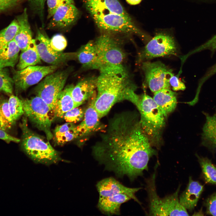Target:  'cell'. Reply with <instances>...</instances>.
<instances>
[{
    "label": "cell",
    "instance_id": "ab89813d",
    "mask_svg": "<svg viewBox=\"0 0 216 216\" xmlns=\"http://www.w3.org/2000/svg\"><path fill=\"white\" fill-rule=\"evenodd\" d=\"M20 1V0H0V13L14 7Z\"/></svg>",
    "mask_w": 216,
    "mask_h": 216
},
{
    "label": "cell",
    "instance_id": "7c38bea8",
    "mask_svg": "<svg viewBox=\"0 0 216 216\" xmlns=\"http://www.w3.org/2000/svg\"><path fill=\"white\" fill-rule=\"evenodd\" d=\"M58 65H34L14 72L13 80L16 93L25 91L39 82L43 78L55 71Z\"/></svg>",
    "mask_w": 216,
    "mask_h": 216
},
{
    "label": "cell",
    "instance_id": "8d00e7d4",
    "mask_svg": "<svg viewBox=\"0 0 216 216\" xmlns=\"http://www.w3.org/2000/svg\"><path fill=\"white\" fill-rule=\"evenodd\" d=\"M208 50L212 53L216 51V34L211 38L193 51L194 53L202 50Z\"/></svg>",
    "mask_w": 216,
    "mask_h": 216
},
{
    "label": "cell",
    "instance_id": "6da1fadb",
    "mask_svg": "<svg viewBox=\"0 0 216 216\" xmlns=\"http://www.w3.org/2000/svg\"><path fill=\"white\" fill-rule=\"evenodd\" d=\"M136 115L124 113L110 123L106 133L92 148L93 156L106 169L132 181L148 170L150 158L157 154Z\"/></svg>",
    "mask_w": 216,
    "mask_h": 216
},
{
    "label": "cell",
    "instance_id": "484cf974",
    "mask_svg": "<svg viewBox=\"0 0 216 216\" xmlns=\"http://www.w3.org/2000/svg\"><path fill=\"white\" fill-rule=\"evenodd\" d=\"M78 137L76 126L67 122L56 127L53 138L56 144L62 145Z\"/></svg>",
    "mask_w": 216,
    "mask_h": 216
},
{
    "label": "cell",
    "instance_id": "ee69618b",
    "mask_svg": "<svg viewBox=\"0 0 216 216\" xmlns=\"http://www.w3.org/2000/svg\"></svg>",
    "mask_w": 216,
    "mask_h": 216
},
{
    "label": "cell",
    "instance_id": "ffe728a7",
    "mask_svg": "<svg viewBox=\"0 0 216 216\" xmlns=\"http://www.w3.org/2000/svg\"><path fill=\"white\" fill-rule=\"evenodd\" d=\"M73 84L66 86L59 93L57 97L53 109L50 111L53 118H62L67 112L77 107L72 96Z\"/></svg>",
    "mask_w": 216,
    "mask_h": 216
},
{
    "label": "cell",
    "instance_id": "8fae6325",
    "mask_svg": "<svg viewBox=\"0 0 216 216\" xmlns=\"http://www.w3.org/2000/svg\"><path fill=\"white\" fill-rule=\"evenodd\" d=\"M141 68L146 84L153 93L163 89L171 88L170 77L174 75L172 70L160 61L142 62Z\"/></svg>",
    "mask_w": 216,
    "mask_h": 216
},
{
    "label": "cell",
    "instance_id": "4fadbf2b",
    "mask_svg": "<svg viewBox=\"0 0 216 216\" xmlns=\"http://www.w3.org/2000/svg\"><path fill=\"white\" fill-rule=\"evenodd\" d=\"M34 39L40 58L46 63L58 65L76 58V52H63L54 50L50 46L48 37L39 30Z\"/></svg>",
    "mask_w": 216,
    "mask_h": 216
},
{
    "label": "cell",
    "instance_id": "3957f363",
    "mask_svg": "<svg viewBox=\"0 0 216 216\" xmlns=\"http://www.w3.org/2000/svg\"><path fill=\"white\" fill-rule=\"evenodd\" d=\"M20 126L22 131V148L34 162L49 165L61 161L68 162L62 158L60 153L48 141L28 128L26 117H23Z\"/></svg>",
    "mask_w": 216,
    "mask_h": 216
},
{
    "label": "cell",
    "instance_id": "52a82bcc",
    "mask_svg": "<svg viewBox=\"0 0 216 216\" xmlns=\"http://www.w3.org/2000/svg\"><path fill=\"white\" fill-rule=\"evenodd\" d=\"M22 100L26 117L38 129L44 133L48 140L52 139L53 136L50 130L52 120L48 105L37 95Z\"/></svg>",
    "mask_w": 216,
    "mask_h": 216
},
{
    "label": "cell",
    "instance_id": "2e32d148",
    "mask_svg": "<svg viewBox=\"0 0 216 216\" xmlns=\"http://www.w3.org/2000/svg\"><path fill=\"white\" fill-rule=\"evenodd\" d=\"M90 15L97 14H114L132 19L118 0H83Z\"/></svg>",
    "mask_w": 216,
    "mask_h": 216
},
{
    "label": "cell",
    "instance_id": "ba28073f",
    "mask_svg": "<svg viewBox=\"0 0 216 216\" xmlns=\"http://www.w3.org/2000/svg\"><path fill=\"white\" fill-rule=\"evenodd\" d=\"M98 28L106 32L135 34L143 39L148 36L136 25L132 19L114 14H97L91 15Z\"/></svg>",
    "mask_w": 216,
    "mask_h": 216
},
{
    "label": "cell",
    "instance_id": "cb8c5ba5",
    "mask_svg": "<svg viewBox=\"0 0 216 216\" xmlns=\"http://www.w3.org/2000/svg\"><path fill=\"white\" fill-rule=\"evenodd\" d=\"M130 199H132L130 196L124 194L99 197L98 207L102 213L106 214L119 215L121 204Z\"/></svg>",
    "mask_w": 216,
    "mask_h": 216
},
{
    "label": "cell",
    "instance_id": "5b68a950",
    "mask_svg": "<svg viewBox=\"0 0 216 216\" xmlns=\"http://www.w3.org/2000/svg\"><path fill=\"white\" fill-rule=\"evenodd\" d=\"M156 171L155 170L146 181V188L149 201V215H189L187 210L179 202L178 194L180 185L173 194L162 198L158 196L155 185Z\"/></svg>",
    "mask_w": 216,
    "mask_h": 216
},
{
    "label": "cell",
    "instance_id": "d6986e66",
    "mask_svg": "<svg viewBox=\"0 0 216 216\" xmlns=\"http://www.w3.org/2000/svg\"><path fill=\"white\" fill-rule=\"evenodd\" d=\"M203 188V185L190 176L186 188L179 197L180 204L187 210L192 211L196 206Z\"/></svg>",
    "mask_w": 216,
    "mask_h": 216
},
{
    "label": "cell",
    "instance_id": "9c48e42d",
    "mask_svg": "<svg viewBox=\"0 0 216 216\" xmlns=\"http://www.w3.org/2000/svg\"><path fill=\"white\" fill-rule=\"evenodd\" d=\"M72 70L69 68L48 75L34 88L36 95L46 102L50 111L53 109L58 95L64 88Z\"/></svg>",
    "mask_w": 216,
    "mask_h": 216
},
{
    "label": "cell",
    "instance_id": "d4e9b609",
    "mask_svg": "<svg viewBox=\"0 0 216 216\" xmlns=\"http://www.w3.org/2000/svg\"><path fill=\"white\" fill-rule=\"evenodd\" d=\"M76 53V58L86 68L95 69L97 53L94 41H90L82 46Z\"/></svg>",
    "mask_w": 216,
    "mask_h": 216
},
{
    "label": "cell",
    "instance_id": "7bdbcfd3",
    "mask_svg": "<svg viewBox=\"0 0 216 216\" xmlns=\"http://www.w3.org/2000/svg\"><path fill=\"white\" fill-rule=\"evenodd\" d=\"M127 2L131 5H136L140 3L142 0H126Z\"/></svg>",
    "mask_w": 216,
    "mask_h": 216
},
{
    "label": "cell",
    "instance_id": "74e56055",
    "mask_svg": "<svg viewBox=\"0 0 216 216\" xmlns=\"http://www.w3.org/2000/svg\"><path fill=\"white\" fill-rule=\"evenodd\" d=\"M207 214L216 216V193L209 196L205 202Z\"/></svg>",
    "mask_w": 216,
    "mask_h": 216
},
{
    "label": "cell",
    "instance_id": "60d3db41",
    "mask_svg": "<svg viewBox=\"0 0 216 216\" xmlns=\"http://www.w3.org/2000/svg\"><path fill=\"white\" fill-rule=\"evenodd\" d=\"M0 139H1L7 143L10 142H19L20 140L8 134L5 130L0 128Z\"/></svg>",
    "mask_w": 216,
    "mask_h": 216
},
{
    "label": "cell",
    "instance_id": "e0dca14e",
    "mask_svg": "<svg viewBox=\"0 0 216 216\" xmlns=\"http://www.w3.org/2000/svg\"><path fill=\"white\" fill-rule=\"evenodd\" d=\"M96 95L94 93L91 98L89 105L85 111L83 120L76 126L79 137L88 134L99 128L100 118L94 106Z\"/></svg>",
    "mask_w": 216,
    "mask_h": 216
},
{
    "label": "cell",
    "instance_id": "d6a6232c",
    "mask_svg": "<svg viewBox=\"0 0 216 216\" xmlns=\"http://www.w3.org/2000/svg\"><path fill=\"white\" fill-rule=\"evenodd\" d=\"M14 82L7 70L0 68V92L11 94L13 91Z\"/></svg>",
    "mask_w": 216,
    "mask_h": 216
},
{
    "label": "cell",
    "instance_id": "44dd1931",
    "mask_svg": "<svg viewBox=\"0 0 216 216\" xmlns=\"http://www.w3.org/2000/svg\"><path fill=\"white\" fill-rule=\"evenodd\" d=\"M19 28L14 40L22 52L26 50L32 40V34L28 22L27 10L16 17Z\"/></svg>",
    "mask_w": 216,
    "mask_h": 216
},
{
    "label": "cell",
    "instance_id": "f546056e",
    "mask_svg": "<svg viewBox=\"0 0 216 216\" xmlns=\"http://www.w3.org/2000/svg\"><path fill=\"white\" fill-rule=\"evenodd\" d=\"M19 28L18 22L15 19L8 26L0 31V52L14 39Z\"/></svg>",
    "mask_w": 216,
    "mask_h": 216
},
{
    "label": "cell",
    "instance_id": "ac0fdd59",
    "mask_svg": "<svg viewBox=\"0 0 216 216\" xmlns=\"http://www.w3.org/2000/svg\"><path fill=\"white\" fill-rule=\"evenodd\" d=\"M97 77H91L81 80L74 86L71 94L77 107L90 99L95 93Z\"/></svg>",
    "mask_w": 216,
    "mask_h": 216
},
{
    "label": "cell",
    "instance_id": "f35d334b",
    "mask_svg": "<svg viewBox=\"0 0 216 216\" xmlns=\"http://www.w3.org/2000/svg\"><path fill=\"white\" fill-rule=\"evenodd\" d=\"M169 83L171 87L174 91L184 90L186 88L184 83L177 76H172L170 79Z\"/></svg>",
    "mask_w": 216,
    "mask_h": 216
},
{
    "label": "cell",
    "instance_id": "8992f818",
    "mask_svg": "<svg viewBox=\"0 0 216 216\" xmlns=\"http://www.w3.org/2000/svg\"><path fill=\"white\" fill-rule=\"evenodd\" d=\"M101 35L94 41L97 53L95 69L123 66L126 55L120 41L107 33Z\"/></svg>",
    "mask_w": 216,
    "mask_h": 216
},
{
    "label": "cell",
    "instance_id": "e575fe53",
    "mask_svg": "<svg viewBox=\"0 0 216 216\" xmlns=\"http://www.w3.org/2000/svg\"><path fill=\"white\" fill-rule=\"evenodd\" d=\"M48 8V18L52 17L59 7L74 4L73 0H46Z\"/></svg>",
    "mask_w": 216,
    "mask_h": 216
},
{
    "label": "cell",
    "instance_id": "4316f807",
    "mask_svg": "<svg viewBox=\"0 0 216 216\" xmlns=\"http://www.w3.org/2000/svg\"><path fill=\"white\" fill-rule=\"evenodd\" d=\"M20 56L17 67L18 70L29 66H34L41 62L34 39H32L27 49Z\"/></svg>",
    "mask_w": 216,
    "mask_h": 216
},
{
    "label": "cell",
    "instance_id": "1f68e13d",
    "mask_svg": "<svg viewBox=\"0 0 216 216\" xmlns=\"http://www.w3.org/2000/svg\"><path fill=\"white\" fill-rule=\"evenodd\" d=\"M8 104L12 119L15 122L24 114L22 100L16 96L11 95L8 100Z\"/></svg>",
    "mask_w": 216,
    "mask_h": 216
},
{
    "label": "cell",
    "instance_id": "7402d4cb",
    "mask_svg": "<svg viewBox=\"0 0 216 216\" xmlns=\"http://www.w3.org/2000/svg\"><path fill=\"white\" fill-rule=\"evenodd\" d=\"M206 118L202 129L201 145L213 152H216V110L211 115L203 113Z\"/></svg>",
    "mask_w": 216,
    "mask_h": 216
},
{
    "label": "cell",
    "instance_id": "4dcf8cb0",
    "mask_svg": "<svg viewBox=\"0 0 216 216\" xmlns=\"http://www.w3.org/2000/svg\"><path fill=\"white\" fill-rule=\"evenodd\" d=\"M15 123L9 110L8 100L0 99V128L5 130L10 129Z\"/></svg>",
    "mask_w": 216,
    "mask_h": 216
},
{
    "label": "cell",
    "instance_id": "b9f144b4",
    "mask_svg": "<svg viewBox=\"0 0 216 216\" xmlns=\"http://www.w3.org/2000/svg\"><path fill=\"white\" fill-rule=\"evenodd\" d=\"M215 73H216V63L209 69L200 80L197 89L200 90L203 83Z\"/></svg>",
    "mask_w": 216,
    "mask_h": 216
},
{
    "label": "cell",
    "instance_id": "83f0119b",
    "mask_svg": "<svg viewBox=\"0 0 216 216\" xmlns=\"http://www.w3.org/2000/svg\"><path fill=\"white\" fill-rule=\"evenodd\" d=\"M20 49L13 39L0 52V68L14 67L16 63Z\"/></svg>",
    "mask_w": 216,
    "mask_h": 216
},
{
    "label": "cell",
    "instance_id": "9a60e30c",
    "mask_svg": "<svg viewBox=\"0 0 216 216\" xmlns=\"http://www.w3.org/2000/svg\"><path fill=\"white\" fill-rule=\"evenodd\" d=\"M96 187L99 194V197L124 194L130 196L132 199L140 204H141L135 195L136 192L142 188H141L127 187L112 177L105 178L100 181L97 183Z\"/></svg>",
    "mask_w": 216,
    "mask_h": 216
},
{
    "label": "cell",
    "instance_id": "603a6c76",
    "mask_svg": "<svg viewBox=\"0 0 216 216\" xmlns=\"http://www.w3.org/2000/svg\"><path fill=\"white\" fill-rule=\"evenodd\" d=\"M153 99L165 117L176 109L177 94L169 89H163L154 93Z\"/></svg>",
    "mask_w": 216,
    "mask_h": 216
},
{
    "label": "cell",
    "instance_id": "d590c367",
    "mask_svg": "<svg viewBox=\"0 0 216 216\" xmlns=\"http://www.w3.org/2000/svg\"><path fill=\"white\" fill-rule=\"evenodd\" d=\"M50 43L52 48L58 52H62L66 47L67 42L65 38L61 34L54 35L50 40Z\"/></svg>",
    "mask_w": 216,
    "mask_h": 216
},
{
    "label": "cell",
    "instance_id": "277c9868",
    "mask_svg": "<svg viewBox=\"0 0 216 216\" xmlns=\"http://www.w3.org/2000/svg\"><path fill=\"white\" fill-rule=\"evenodd\" d=\"M140 114V122L152 145L158 147L165 117L153 98L144 94L135 105Z\"/></svg>",
    "mask_w": 216,
    "mask_h": 216
},
{
    "label": "cell",
    "instance_id": "5bb4252c",
    "mask_svg": "<svg viewBox=\"0 0 216 216\" xmlns=\"http://www.w3.org/2000/svg\"><path fill=\"white\" fill-rule=\"evenodd\" d=\"M80 12L74 4L61 6L52 17L48 28L65 29L72 26L79 18Z\"/></svg>",
    "mask_w": 216,
    "mask_h": 216
},
{
    "label": "cell",
    "instance_id": "7a4b0ae2",
    "mask_svg": "<svg viewBox=\"0 0 216 216\" xmlns=\"http://www.w3.org/2000/svg\"><path fill=\"white\" fill-rule=\"evenodd\" d=\"M100 70L94 106L101 118L116 103L127 100L134 103L139 96L135 92L136 86L130 80L123 66L106 68Z\"/></svg>",
    "mask_w": 216,
    "mask_h": 216
},
{
    "label": "cell",
    "instance_id": "836d02e7",
    "mask_svg": "<svg viewBox=\"0 0 216 216\" xmlns=\"http://www.w3.org/2000/svg\"><path fill=\"white\" fill-rule=\"evenodd\" d=\"M84 112L82 108L78 106L66 112L62 118L68 122L76 123L81 120L84 117Z\"/></svg>",
    "mask_w": 216,
    "mask_h": 216
},
{
    "label": "cell",
    "instance_id": "30bf717a",
    "mask_svg": "<svg viewBox=\"0 0 216 216\" xmlns=\"http://www.w3.org/2000/svg\"><path fill=\"white\" fill-rule=\"evenodd\" d=\"M178 53V46L172 35L167 32L159 31L142 50L138 60L143 62L158 57L176 56Z\"/></svg>",
    "mask_w": 216,
    "mask_h": 216
},
{
    "label": "cell",
    "instance_id": "f1b7e54d",
    "mask_svg": "<svg viewBox=\"0 0 216 216\" xmlns=\"http://www.w3.org/2000/svg\"><path fill=\"white\" fill-rule=\"evenodd\" d=\"M196 156L198 158L206 182L216 185V167L208 158L200 156L197 154H196Z\"/></svg>",
    "mask_w": 216,
    "mask_h": 216
}]
</instances>
